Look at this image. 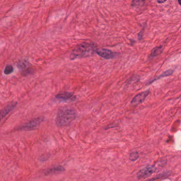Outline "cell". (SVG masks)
Listing matches in <instances>:
<instances>
[{"label":"cell","mask_w":181,"mask_h":181,"mask_svg":"<svg viewBox=\"0 0 181 181\" xmlns=\"http://www.w3.org/2000/svg\"><path fill=\"white\" fill-rule=\"evenodd\" d=\"M77 117L74 110L69 107H63L58 111L56 115V123L59 127L70 125Z\"/></svg>","instance_id":"cell-1"},{"label":"cell","mask_w":181,"mask_h":181,"mask_svg":"<svg viewBox=\"0 0 181 181\" xmlns=\"http://www.w3.org/2000/svg\"><path fill=\"white\" fill-rule=\"evenodd\" d=\"M95 47V46L91 43L82 42L72 50L70 55V59L73 60L78 58L91 56L94 52Z\"/></svg>","instance_id":"cell-2"},{"label":"cell","mask_w":181,"mask_h":181,"mask_svg":"<svg viewBox=\"0 0 181 181\" xmlns=\"http://www.w3.org/2000/svg\"><path fill=\"white\" fill-rule=\"evenodd\" d=\"M44 120V117H39L36 118L31 120L30 121L24 124L19 127H18L17 130L18 131H30L35 130L38 127L39 125L42 123Z\"/></svg>","instance_id":"cell-3"},{"label":"cell","mask_w":181,"mask_h":181,"mask_svg":"<svg viewBox=\"0 0 181 181\" xmlns=\"http://www.w3.org/2000/svg\"><path fill=\"white\" fill-rule=\"evenodd\" d=\"M96 52L99 56L106 60L112 59L115 58V56H116L115 53L113 52L112 50L106 49V48H98L96 50Z\"/></svg>","instance_id":"cell-4"},{"label":"cell","mask_w":181,"mask_h":181,"mask_svg":"<svg viewBox=\"0 0 181 181\" xmlns=\"http://www.w3.org/2000/svg\"><path fill=\"white\" fill-rule=\"evenodd\" d=\"M156 171V168L153 166H148L146 167L141 170L137 173V176L139 179L146 178L152 175Z\"/></svg>","instance_id":"cell-5"},{"label":"cell","mask_w":181,"mask_h":181,"mask_svg":"<svg viewBox=\"0 0 181 181\" xmlns=\"http://www.w3.org/2000/svg\"><path fill=\"white\" fill-rule=\"evenodd\" d=\"M149 93H150V90L148 89L147 90L143 91L142 93L137 95L132 99V100H131V105H137L143 103L146 99L147 97L148 96Z\"/></svg>","instance_id":"cell-6"},{"label":"cell","mask_w":181,"mask_h":181,"mask_svg":"<svg viewBox=\"0 0 181 181\" xmlns=\"http://www.w3.org/2000/svg\"><path fill=\"white\" fill-rule=\"evenodd\" d=\"M17 105V102H12L0 111V121L11 112Z\"/></svg>","instance_id":"cell-7"},{"label":"cell","mask_w":181,"mask_h":181,"mask_svg":"<svg viewBox=\"0 0 181 181\" xmlns=\"http://www.w3.org/2000/svg\"><path fill=\"white\" fill-rule=\"evenodd\" d=\"M55 98L58 100L62 101H74L75 100V96L73 95V93L70 92H64V93H60L57 95Z\"/></svg>","instance_id":"cell-8"},{"label":"cell","mask_w":181,"mask_h":181,"mask_svg":"<svg viewBox=\"0 0 181 181\" xmlns=\"http://www.w3.org/2000/svg\"><path fill=\"white\" fill-rule=\"evenodd\" d=\"M65 171V168L62 166H58L50 168H48L47 170H45L44 171L45 175H48L51 174L55 173L56 172H62Z\"/></svg>","instance_id":"cell-9"},{"label":"cell","mask_w":181,"mask_h":181,"mask_svg":"<svg viewBox=\"0 0 181 181\" xmlns=\"http://www.w3.org/2000/svg\"><path fill=\"white\" fill-rule=\"evenodd\" d=\"M30 66L31 64L27 60H21L17 64V67L21 71H27Z\"/></svg>","instance_id":"cell-10"},{"label":"cell","mask_w":181,"mask_h":181,"mask_svg":"<svg viewBox=\"0 0 181 181\" xmlns=\"http://www.w3.org/2000/svg\"><path fill=\"white\" fill-rule=\"evenodd\" d=\"M163 47L162 46L155 47L151 52V53L150 54V58H154V57H156V56L160 55L162 53V52H163Z\"/></svg>","instance_id":"cell-11"},{"label":"cell","mask_w":181,"mask_h":181,"mask_svg":"<svg viewBox=\"0 0 181 181\" xmlns=\"http://www.w3.org/2000/svg\"><path fill=\"white\" fill-rule=\"evenodd\" d=\"M173 70H168L167 71H166L162 73L161 75H159L158 77L156 79H154L152 82H151V83H152L154 81H156V80H157V79H160V78H162L165 77H167V76H170V75H171L173 74Z\"/></svg>","instance_id":"cell-12"},{"label":"cell","mask_w":181,"mask_h":181,"mask_svg":"<svg viewBox=\"0 0 181 181\" xmlns=\"http://www.w3.org/2000/svg\"><path fill=\"white\" fill-rule=\"evenodd\" d=\"M14 67L11 65H8L6 66V68L4 69V73L6 75L10 74L14 71Z\"/></svg>","instance_id":"cell-13"},{"label":"cell","mask_w":181,"mask_h":181,"mask_svg":"<svg viewBox=\"0 0 181 181\" xmlns=\"http://www.w3.org/2000/svg\"><path fill=\"white\" fill-rule=\"evenodd\" d=\"M130 159L132 160V161H135L138 159L139 158V155L138 154L137 152H132L131 154L130 155Z\"/></svg>","instance_id":"cell-14"},{"label":"cell","mask_w":181,"mask_h":181,"mask_svg":"<svg viewBox=\"0 0 181 181\" xmlns=\"http://www.w3.org/2000/svg\"><path fill=\"white\" fill-rule=\"evenodd\" d=\"M144 2L142 1H132L131 3V6H142Z\"/></svg>","instance_id":"cell-15"},{"label":"cell","mask_w":181,"mask_h":181,"mask_svg":"<svg viewBox=\"0 0 181 181\" xmlns=\"http://www.w3.org/2000/svg\"><path fill=\"white\" fill-rule=\"evenodd\" d=\"M49 157H50V155H44L41 156V157L39 158V160L41 161V162H45V161H46V160H48Z\"/></svg>","instance_id":"cell-16"},{"label":"cell","mask_w":181,"mask_h":181,"mask_svg":"<svg viewBox=\"0 0 181 181\" xmlns=\"http://www.w3.org/2000/svg\"><path fill=\"white\" fill-rule=\"evenodd\" d=\"M165 2V1H157V2H158V3H164V2Z\"/></svg>","instance_id":"cell-17"}]
</instances>
